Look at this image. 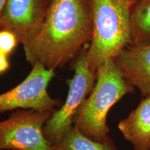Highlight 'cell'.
<instances>
[{"label":"cell","instance_id":"obj_7","mask_svg":"<svg viewBox=\"0 0 150 150\" xmlns=\"http://www.w3.org/2000/svg\"><path fill=\"white\" fill-rule=\"evenodd\" d=\"M52 0H7L0 29H7L25 44L38 32Z\"/></svg>","mask_w":150,"mask_h":150},{"label":"cell","instance_id":"obj_8","mask_svg":"<svg viewBox=\"0 0 150 150\" xmlns=\"http://www.w3.org/2000/svg\"><path fill=\"white\" fill-rule=\"evenodd\" d=\"M113 60L129 83L150 97V44L130 45Z\"/></svg>","mask_w":150,"mask_h":150},{"label":"cell","instance_id":"obj_14","mask_svg":"<svg viewBox=\"0 0 150 150\" xmlns=\"http://www.w3.org/2000/svg\"><path fill=\"white\" fill-rule=\"evenodd\" d=\"M7 0H0V22H1V16H2L4 9Z\"/></svg>","mask_w":150,"mask_h":150},{"label":"cell","instance_id":"obj_11","mask_svg":"<svg viewBox=\"0 0 150 150\" xmlns=\"http://www.w3.org/2000/svg\"><path fill=\"white\" fill-rule=\"evenodd\" d=\"M53 150H117L111 138L98 142L82 134L73 126L59 142L53 145Z\"/></svg>","mask_w":150,"mask_h":150},{"label":"cell","instance_id":"obj_16","mask_svg":"<svg viewBox=\"0 0 150 150\" xmlns=\"http://www.w3.org/2000/svg\"><path fill=\"white\" fill-rule=\"evenodd\" d=\"M149 150H150V142H149Z\"/></svg>","mask_w":150,"mask_h":150},{"label":"cell","instance_id":"obj_13","mask_svg":"<svg viewBox=\"0 0 150 150\" xmlns=\"http://www.w3.org/2000/svg\"><path fill=\"white\" fill-rule=\"evenodd\" d=\"M10 67V63L8 59V56L0 53V74L6 72Z\"/></svg>","mask_w":150,"mask_h":150},{"label":"cell","instance_id":"obj_12","mask_svg":"<svg viewBox=\"0 0 150 150\" xmlns=\"http://www.w3.org/2000/svg\"><path fill=\"white\" fill-rule=\"evenodd\" d=\"M19 40L13 33L7 29H0V53L8 56L16 49Z\"/></svg>","mask_w":150,"mask_h":150},{"label":"cell","instance_id":"obj_3","mask_svg":"<svg viewBox=\"0 0 150 150\" xmlns=\"http://www.w3.org/2000/svg\"><path fill=\"white\" fill-rule=\"evenodd\" d=\"M134 93L114 60L105 61L97 69L95 86L77 111L74 127L94 140H108V113L125 95Z\"/></svg>","mask_w":150,"mask_h":150},{"label":"cell","instance_id":"obj_10","mask_svg":"<svg viewBox=\"0 0 150 150\" xmlns=\"http://www.w3.org/2000/svg\"><path fill=\"white\" fill-rule=\"evenodd\" d=\"M131 45L150 44V0H140L131 13Z\"/></svg>","mask_w":150,"mask_h":150},{"label":"cell","instance_id":"obj_9","mask_svg":"<svg viewBox=\"0 0 150 150\" xmlns=\"http://www.w3.org/2000/svg\"><path fill=\"white\" fill-rule=\"evenodd\" d=\"M118 129L134 150H149L150 97H144L138 106L120 122Z\"/></svg>","mask_w":150,"mask_h":150},{"label":"cell","instance_id":"obj_4","mask_svg":"<svg viewBox=\"0 0 150 150\" xmlns=\"http://www.w3.org/2000/svg\"><path fill=\"white\" fill-rule=\"evenodd\" d=\"M86 52L84 47L75 62L74 76L67 81L68 93L65 102L52 113L44 127L45 136L52 145L59 142L74 126L77 111L95 84L97 72L92 70L86 63Z\"/></svg>","mask_w":150,"mask_h":150},{"label":"cell","instance_id":"obj_5","mask_svg":"<svg viewBox=\"0 0 150 150\" xmlns=\"http://www.w3.org/2000/svg\"><path fill=\"white\" fill-rule=\"evenodd\" d=\"M52 112L18 109L0 121V150H53L44 127Z\"/></svg>","mask_w":150,"mask_h":150},{"label":"cell","instance_id":"obj_1","mask_svg":"<svg viewBox=\"0 0 150 150\" xmlns=\"http://www.w3.org/2000/svg\"><path fill=\"white\" fill-rule=\"evenodd\" d=\"M91 36V0H52L38 32L23 45L25 59L55 71L79 55Z\"/></svg>","mask_w":150,"mask_h":150},{"label":"cell","instance_id":"obj_6","mask_svg":"<svg viewBox=\"0 0 150 150\" xmlns=\"http://www.w3.org/2000/svg\"><path fill=\"white\" fill-rule=\"evenodd\" d=\"M55 71L40 63L32 65L27 77L12 89L0 94V112L18 109H33L54 112L63 100L52 97L47 91Z\"/></svg>","mask_w":150,"mask_h":150},{"label":"cell","instance_id":"obj_15","mask_svg":"<svg viewBox=\"0 0 150 150\" xmlns=\"http://www.w3.org/2000/svg\"><path fill=\"white\" fill-rule=\"evenodd\" d=\"M130 2L132 4V5H134L135 4H136L137 2H138V1H140V0H129Z\"/></svg>","mask_w":150,"mask_h":150},{"label":"cell","instance_id":"obj_2","mask_svg":"<svg viewBox=\"0 0 150 150\" xmlns=\"http://www.w3.org/2000/svg\"><path fill=\"white\" fill-rule=\"evenodd\" d=\"M92 36L86 61L94 72L108 60H113L131 45L129 0H91Z\"/></svg>","mask_w":150,"mask_h":150}]
</instances>
